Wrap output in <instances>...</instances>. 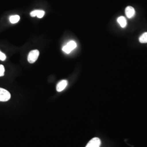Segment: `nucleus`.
<instances>
[{
  "instance_id": "nucleus-4",
  "label": "nucleus",
  "mask_w": 147,
  "mask_h": 147,
  "mask_svg": "<svg viewBox=\"0 0 147 147\" xmlns=\"http://www.w3.org/2000/svg\"><path fill=\"white\" fill-rule=\"evenodd\" d=\"M101 141L98 137H94L89 141L86 147H100Z\"/></svg>"
},
{
  "instance_id": "nucleus-10",
  "label": "nucleus",
  "mask_w": 147,
  "mask_h": 147,
  "mask_svg": "<svg viewBox=\"0 0 147 147\" xmlns=\"http://www.w3.org/2000/svg\"><path fill=\"white\" fill-rule=\"evenodd\" d=\"M45 14L44 11L42 10H37V16L38 18H42Z\"/></svg>"
},
{
  "instance_id": "nucleus-2",
  "label": "nucleus",
  "mask_w": 147,
  "mask_h": 147,
  "mask_svg": "<svg viewBox=\"0 0 147 147\" xmlns=\"http://www.w3.org/2000/svg\"><path fill=\"white\" fill-rule=\"evenodd\" d=\"M11 94L8 90L0 88V101H7L11 99Z\"/></svg>"
},
{
  "instance_id": "nucleus-8",
  "label": "nucleus",
  "mask_w": 147,
  "mask_h": 147,
  "mask_svg": "<svg viewBox=\"0 0 147 147\" xmlns=\"http://www.w3.org/2000/svg\"><path fill=\"white\" fill-rule=\"evenodd\" d=\"M20 16L18 15L11 16L9 17V21L11 24H16L20 20Z\"/></svg>"
},
{
  "instance_id": "nucleus-9",
  "label": "nucleus",
  "mask_w": 147,
  "mask_h": 147,
  "mask_svg": "<svg viewBox=\"0 0 147 147\" xmlns=\"http://www.w3.org/2000/svg\"><path fill=\"white\" fill-rule=\"evenodd\" d=\"M139 41L141 43L147 42V32H145L140 36L139 38Z\"/></svg>"
},
{
  "instance_id": "nucleus-12",
  "label": "nucleus",
  "mask_w": 147,
  "mask_h": 147,
  "mask_svg": "<svg viewBox=\"0 0 147 147\" xmlns=\"http://www.w3.org/2000/svg\"><path fill=\"white\" fill-rule=\"evenodd\" d=\"M5 59H6V56L5 54L0 51V60L3 61H5Z\"/></svg>"
},
{
  "instance_id": "nucleus-11",
  "label": "nucleus",
  "mask_w": 147,
  "mask_h": 147,
  "mask_svg": "<svg viewBox=\"0 0 147 147\" xmlns=\"http://www.w3.org/2000/svg\"><path fill=\"white\" fill-rule=\"evenodd\" d=\"M5 74V67L3 65L0 64V77L3 76Z\"/></svg>"
},
{
  "instance_id": "nucleus-13",
  "label": "nucleus",
  "mask_w": 147,
  "mask_h": 147,
  "mask_svg": "<svg viewBox=\"0 0 147 147\" xmlns=\"http://www.w3.org/2000/svg\"><path fill=\"white\" fill-rule=\"evenodd\" d=\"M37 10H36V11H32V12H31V13H30V15L31 16H33V17H34V16H37Z\"/></svg>"
},
{
  "instance_id": "nucleus-7",
  "label": "nucleus",
  "mask_w": 147,
  "mask_h": 147,
  "mask_svg": "<svg viewBox=\"0 0 147 147\" xmlns=\"http://www.w3.org/2000/svg\"><path fill=\"white\" fill-rule=\"evenodd\" d=\"M117 22L119 24L121 27L122 28H125L126 27L127 25V21H126V18L124 16H121L117 19Z\"/></svg>"
},
{
  "instance_id": "nucleus-6",
  "label": "nucleus",
  "mask_w": 147,
  "mask_h": 147,
  "mask_svg": "<svg viewBox=\"0 0 147 147\" xmlns=\"http://www.w3.org/2000/svg\"><path fill=\"white\" fill-rule=\"evenodd\" d=\"M67 84H68V81L67 80H62L57 85V87H56L57 91L59 92L63 91L67 87Z\"/></svg>"
},
{
  "instance_id": "nucleus-5",
  "label": "nucleus",
  "mask_w": 147,
  "mask_h": 147,
  "mask_svg": "<svg viewBox=\"0 0 147 147\" xmlns=\"http://www.w3.org/2000/svg\"><path fill=\"white\" fill-rule=\"evenodd\" d=\"M125 13L127 18L131 19L135 15V10L131 6H127L125 10Z\"/></svg>"
},
{
  "instance_id": "nucleus-3",
  "label": "nucleus",
  "mask_w": 147,
  "mask_h": 147,
  "mask_svg": "<svg viewBox=\"0 0 147 147\" xmlns=\"http://www.w3.org/2000/svg\"><path fill=\"white\" fill-rule=\"evenodd\" d=\"M39 52L37 50H32L28 55V61L30 63H34L38 58Z\"/></svg>"
},
{
  "instance_id": "nucleus-1",
  "label": "nucleus",
  "mask_w": 147,
  "mask_h": 147,
  "mask_svg": "<svg viewBox=\"0 0 147 147\" xmlns=\"http://www.w3.org/2000/svg\"><path fill=\"white\" fill-rule=\"evenodd\" d=\"M77 47V44L73 40L69 42L65 45L62 48V50L66 53H70L72 50L75 49Z\"/></svg>"
}]
</instances>
